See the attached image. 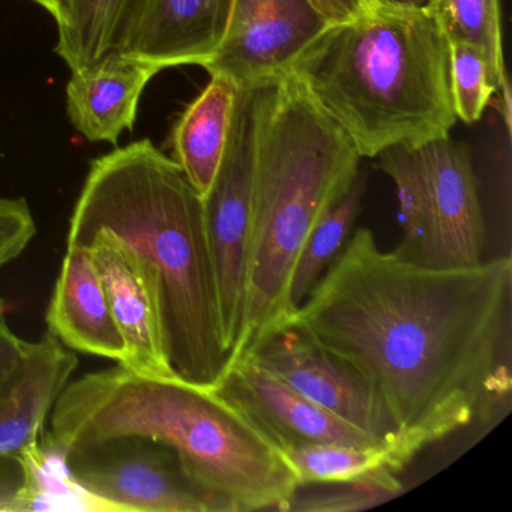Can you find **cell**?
<instances>
[{
  "label": "cell",
  "instance_id": "1",
  "mask_svg": "<svg viewBox=\"0 0 512 512\" xmlns=\"http://www.w3.org/2000/svg\"><path fill=\"white\" fill-rule=\"evenodd\" d=\"M286 325L358 373L415 454L509 407V254L427 268L359 227Z\"/></svg>",
  "mask_w": 512,
  "mask_h": 512
},
{
  "label": "cell",
  "instance_id": "2",
  "mask_svg": "<svg viewBox=\"0 0 512 512\" xmlns=\"http://www.w3.org/2000/svg\"><path fill=\"white\" fill-rule=\"evenodd\" d=\"M50 428L65 451L121 436L163 443L227 512L290 511L298 496L286 455L253 416L220 386L178 373L149 376L118 364L86 374L62 391Z\"/></svg>",
  "mask_w": 512,
  "mask_h": 512
},
{
  "label": "cell",
  "instance_id": "3",
  "mask_svg": "<svg viewBox=\"0 0 512 512\" xmlns=\"http://www.w3.org/2000/svg\"><path fill=\"white\" fill-rule=\"evenodd\" d=\"M107 232L151 269L170 361L179 376L212 385L226 365L205 206L173 158L139 140L92 161L74 206L67 247Z\"/></svg>",
  "mask_w": 512,
  "mask_h": 512
},
{
  "label": "cell",
  "instance_id": "4",
  "mask_svg": "<svg viewBox=\"0 0 512 512\" xmlns=\"http://www.w3.org/2000/svg\"><path fill=\"white\" fill-rule=\"evenodd\" d=\"M361 155L290 74L259 88L241 322L224 368L295 313L290 281L305 239L346 196Z\"/></svg>",
  "mask_w": 512,
  "mask_h": 512
},
{
  "label": "cell",
  "instance_id": "5",
  "mask_svg": "<svg viewBox=\"0 0 512 512\" xmlns=\"http://www.w3.org/2000/svg\"><path fill=\"white\" fill-rule=\"evenodd\" d=\"M292 76L361 158L443 139L458 121L449 41L427 10L380 2L371 13L320 35Z\"/></svg>",
  "mask_w": 512,
  "mask_h": 512
},
{
  "label": "cell",
  "instance_id": "6",
  "mask_svg": "<svg viewBox=\"0 0 512 512\" xmlns=\"http://www.w3.org/2000/svg\"><path fill=\"white\" fill-rule=\"evenodd\" d=\"M379 158L398 199L403 239L398 257L434 269L484 262L487 224L472 157L451 136L418 146H395Z\"/></svg>",
  "mask_w": 512,
  "mask_h": 512
},
{
  "label": "cell",
  "instance_id": "7",
  "mask_svg": "<svg viewBox=\"0 0 512 512\" xmlns=\"http://www.w3.org/2000/svg\"><path fill=\"white\" fill-rule=\"evenodd\" d=\"M67 461L77 484L106 511L227 512L173 449L148 437L86 443L68 449Z\"/></svg>",
  "mask_w": 512,
  "mask_h": 512
},
{
  "label": "cell",
  "instance_id": "8",
  "mask_svg": "<svg viewBox=\"0 0 512 512\" xmlns=\"http://www.w3.org/2000/svg\"><path fill=\"white\" fill-rule=\"evenodd\" d=\"M257 98L259 88L238 89L223 160L211 190L203 199L227 353L232 350L241 322L250 233Z\"/></svg>",
  "mask_w": 512,
  "mask_h": 512
},
{
  "label": "cell",
  "instance_id": "9",
  "mask_svg": "<svg viewBox=\"0 0 512 512\" xmlns=\"http://www.w3.org/2000/svg\"><path fill=\"white\" fill-rule=\"evenodd\" d=\"M331 26L308 0H233L223 41L203 68L236 89L274 85Z\"/></svg>",
  "mask_w": 512,
  "mask_h": 512
},
{
  "label": "cell",
  "instance_id": "10",
  "mask_svg": "<svg viewBox=\"0 0 512 512\" xmlns=\"http://www.w3.org/2000/svg\"><path fill=\"white\" fill-rule=\"evenodd\" d=\"M245 358L379 442L397 439L391 415L368 383L293 326L275 329Z\"/></svg>",
  "mask_w": 512,
  "mask_h": 512
},
{
  "label": "cell",
  "instance_id": "11",
  "mask_svg": "<svg viewBox=\"0 0 512 512\" xmlns=\"http://www.w3.org/2000/svg\"><path fill=\"white\" fill-rule=\"evenodd\" d=\"M94 254L113 319L125 344L122 367L149 376L178 373L170 361L160 295L151 269L127 245L97 232L80 245Z\"/></svg>",
  "mask_w": 512,
  "mask_h": 512
},
{
  "label": "cell",
  "instance_id": "12",
  "mask_svg": "<svg viewBox=\"0 0 512 512\" xmlns=\"http://www.w3.org/2000/svg\"><path fill=\"white\" fill-rule=\"evenodd\" d=\"M271 436L281 451L307 443L368 446L379 440L323 409L250 359L224 368L217 382Z\"/></svg>",
  "mask_w": 512,
  "mask_h": 512
},
{
  "label": "cell",
  "instance_id": "13",
  "mask_svg": "<svg viewBox=\"0 0 512 512\" xmlns=\"http://www.w3.org/2000/svg\"><path fill=\"white\" fill-rule=\"evenodd\" d=\"M233 0H142L121 55L158 70L203 65L223 41Z\"/></svg>",
  "mask_w": 512,
  "mask_h": 512
},
{
  "label": "cell",
  "instance_id": "14",
  "mask_svg": "<svg viewBox=\"0 0 512 512\" xmlns=\"http://www.w3.org/2000/svg\"><path fill=\"white\" fill-rule=\"evenodd\" d=\"M79 358L52 332L28 341L22 361L0 377V457H20L43 439L47 419Z\"/></svg>",
  "mask_w": 512,
  "mask_h": 512
},
{
  "label": "cell",
  "instance_id": "15",
  "mask_svg": "<svg viewBox=\"0 0 512 512\" xmlns=\"http://www.w3.org/2000/svg\"><path fill=\"white\" fill-rule=\"evenodd\" d=\"M46 322L68 349L122 364L125 344L113 319L103 278L89 248L67 247Z\"/></svg>",
  "mask_w": 512,
  "mask_h": 512
},
{
  "label": "cell",
  "instance_id": "16",
  "mask_svg": "<svg viewBox=\"0 0 512 512\" xmlns=\"http://www.w3.org/2000/svg\"><path fill=\"white\" fill-rule=\"evenodd\" d=\"M158 68L115 53L88 70L76 71L67 85L71 124L91 142L118 145L136 124L137 107Z\"/></svg>",
  "mask_w": 512,
  "mask_h": 512
},
{
  "label": "cell",
  "instance_id": "17",
  "mask_svg": "<svg viewBox=\"0 0 512 512\" xmlns=\"http://www.w3.org/2000/svg\"><path fill=\"white\" fill-rule=\"evenodd\" d=\"M299 488L307 485H379L397 494L400 473L415 458V452L400 439L368 446L307 443L284 449Z\"/></svg>",
  "mask_w": 512,
  "mask_h": 512
},
{
  "label": "cell",
  "instance_id": "18",
  "mask_svg": "<svg viewBox=\"0 0 512 512\" xmlns=\"http://www.w3.org/2000/svg\"><path fill=\"white\" fill-rule=\"evenodd\" d=\"M238 89L226 77L211 76L205 91L173 128V160L202 199L211 190L229 139Z\"/></svg>",
  "mask_w": 512,
  "mask_h": 512
},
{
  "label": "cell",
  "instance_id": "19",
  "mask_svg": "<svg viewBox=\"0 0 512 512\" xmlns=\"http://www.w3.org/2000/svg\"><path fill=\"white\" fill-rule=\"evenodd\" d=\"M142 0H62L56 53L73 73L121 52Z\"/></svg>",
  "mask_w": 512,
  "mask_h": 512
},
{
  "label": "cell",
  "instance_id": "20",
  "mask_svg": "<svg viewBox=\"0 0 512 512\" xmlns=\"http://www.w3.org/2000/svg\"><path fill=\"white\" fill-rule=\"evenodd\" d=\"M364 193L365 181L358 176L346 196L322 215L305 239L290 281V301L295 310L349 241Z\"/></svg>",
  "mask_w": 512,
  "mask_h": 512
},
{
  "label": "cell",
  "instance_id": "21",
  "mask_svg": "<svg viewBox=\"0 0 512 512\" xmlns=\"http://www.w3.org/2000/svg\"><path fill=\"white\" fill-rule=\"evenodd\" d=\"M449 41L481 47L497 76L506 77L500 0H434L430 10Z\"/></svg>",
  "mask_w": 512,
  "mask_h": 512
},
{
  "label": "cell",
  "instance_id": "22",
  "mask_svg": "<svg viewBox=\"0 0 512 512\" xmlns=\"http://www.w3.org/2000/svg\"><path fill=\"white\" fill-rule=\"evenodd\" d=\"M449 83L457 119L473 125L482 118L493 95L509 82L497 76L481 47L449 41Z\"/></svg>",
  "mask_w": 512,
  "mask_h": 512
},
{
  "label": "cell",
  "instance_id": "23",
  "mask_svg": "<svg viewBox=\"0 0 512 512\" xmlns=\"http://www.w3.org/2000/svg\"><path fill=\"white\" fill-rule=\"evenodd\" d=\"M37 235V223L26 199L0 197V268L19 259Z\"/></svg>",
  "mask_w": 512,
  "mask_h": 512
},
{
  "label": "cell",
  "instance_id": "24",
  "mask_svg": "<svg viewBox=\"0 0 512 512\" xmlns=\"http://www.w3.org/2000/svg\"><path fill=\"white\" fill-rule=\"evenodd\" d=\"M25 473L19 457H0V511H20Z\"/></svg>",
  "mask_w": 512,
  "mask_h": 512
},
{
  "label": "cell",
  "instance_id": "25",
  "mask_svg": "<svg viewBox=\"0 0 512 512\" xmlns=\"http://www.w3.org/2000/svg\"><path fill=\"white\" fill-rule=\"evenodd\" d=\"M329 25L353 22L379 7L382 0H308Z\"/></svg>",
  "mask_w": 512,
  "mask_h": 512
},
{
  "label": "cell",
  "instance_id": "26",
  "mask_svg": "<svg viewBox=\"0 0 512 512\" xmlns=\"http://www.w3.org/2000/svg\"><path fill=\"white\" fill-rule=\"evenodd\" d=\"M8 304L0 298V377L7 376L26 352L28 341L14 334L7 322Z\"/></svg>",
  "mask_w": 512,
  "mask_h": 512
},
{
  "label": "cell",
  "instance_id": "27",
  "mask_svg": "<svg viewBox=\"0 0 512 512\" xmlns=\"http://www.w3.org/2000/svg\"><path fill=\"white\" fill-rule=\"evenodd\" d=\"M386 4L397 5V7L418 8V10H430L434 0H382Z\"/></svg>",
  "mask_w": 512,
  "mask_h": 512
},
{
  "label": "cell",
  "instance_id": "28",
  "mask_svg": "<svg viewBox=\"0 0 512 512\" xmlns=\"http://www.w3.org/2000/svg\"><path fill=\"white\" fill-rule=\"evenodd\" d=\"M32 2L46 8V10L55 17L56 13H58L59 5H61L62 0H32Z\"/></svg>",
  "mask_w": 512,
  "mask_h": 512
}]
</instances>
